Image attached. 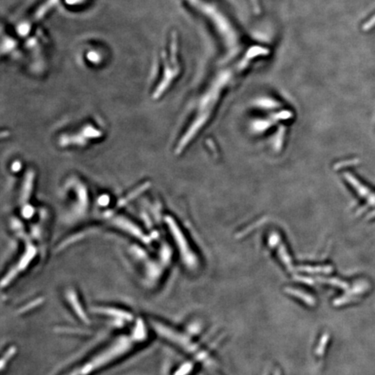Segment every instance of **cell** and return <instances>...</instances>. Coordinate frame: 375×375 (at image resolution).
Wrapping results in <instances>:
<instances>
[{
    "mask_svg": "<svg viewBox=\"0 0 375 375\" xmlns=\"http://www.w3.org/2000/svg\"><path fill=\"white\" fill-rule=\"evenodd\" d=\"M346 179L349 181L350 184L354 187V188H355L358 194L368 201L369 205L375 206V192L372 191L369 188L366 187L365 185L360 183L355 177L348 175L346 176Z\"/></svg>",
    "mask_w": 375,
    "mask_h": 375,
    "instance_id": "cell-2",
    "label": "cell"
},
{
    "mask_svg": "<svg viewBox=\"0 0 375 375\" xmlns=\"http://www.w3.org/2000/svg\"><path fill=\"white\" fill-rule=\"evenodd\" d=\"M375 26V15L373 18L369 20V21L365 25L364 27L365 31H368V30L371 29L372 27H374Z\"/></svg>",
    "mask_w": 375,
    "mask_h": 375,
    "instance_id": "cell-3",
    "label": "cell"
},
{
    "mask_svg": "<svg viewBox=\"0 0 375 375\" xmlns=\"http://www.w3.org/2000/svg\"><path fill=\"white\" fill-rule=\"evenodd\" d=\"M147 337L145 333V326L142 321H138L136 324L133 333L129 336H124L116 339L111 346L101 351L98 355L93 356L84 364L70 372L65 375H89L104 366L112 363L124 354H128L134 346L145 340Z\"/></svg>",
    "mask_w": 375,
    "mask_h": 375,
    "instance_id": "cell-1",
    "label": "cell"
}]
</instances>
